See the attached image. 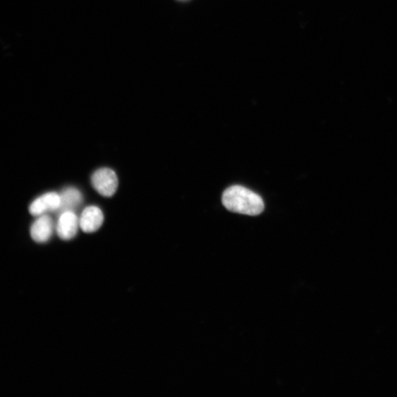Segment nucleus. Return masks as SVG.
Here are the masks:
<instances>
[{
  "label": "nucleus",
  "instance_id": "f257e3e1",
  "mask_svg": "<svg viewBox=\"0 0 397 397\" xmlns=\"http://www.w3.org/2000/svg\"><path fill=\"white\" fill-rule=\"evenodd\" d=\"M222 203L230 212L256 216L264 210L262 198L251 190L240 185H233L224 191Z\"/></svg>",
  "mask_w": 397,
  "mask_h": 397
},
{
  "label": "nucleus",
  "instance_id": "f03ea898",
  "mask_svg": "<svg viewBox=\"0 0 397 397\" xmlns=\"http://www.w3.org/2000/svg\"><path fill=\"white\" fill-rule=\"evenodd\" d=\"M92 183L96 191L102 196H113L118 188V178L115 172L109 168H102L92 176Z\"/></svg>",
  "mask_w": 397,
  "mask_h": 397
},
{
  "label": "nucleus",
  "instance_id": "7ed1b4c3",
  "mask_svg": "<svg viewBox=\"0 0 397 397\" xmlns=\"http://www.w3.org/2000/svg\"><path fill=\"white\" fill-rule=\"evenodd\" d=\"M61 197L55 193H47L34 200L30 205L29 212L33 216H42L48 212L59 210Z\"/></svg>",
  "mask_w": 397,
  "mask_h": 397
},
{
  "label": "nucleus",
  "instance_id": "20e7f679",
  "mask_svg": "<svg viewBox=\"0 0 397 397\" xmlns=\"http://www.w3.org/2000/svg\"><path fill=\"white\" fill-rule=\"evenodd\" d=\"M80 227V221L73 212H65L61 214L58 221L56 231L63 240L73 238Z\"/></svg>",
  "mask_w": 397,
  "mask_h": 397
},
{
  "label": "nucleus",
  "instance_id": "39448f33",
  "mask_svg": "<svg viewBox=\"0 0 397 397\" xmlns=\"http://www.w3.org/2000/svg\"><path fill=\"white\" fill-rule=\"evenodd\" d=\"M54 221L47 215L39 216V219L32 224L30 235L37 243H45L54 233Z\"/></svg>",
  "mask_w": 397,
  "mask_h": 397
},
{
  "label": "nucleus",
  "instance_id": "423d86ee",
  "mask_svg": "<svg viewBox=\"0 0 397 397\" xmlns=\"http://www.w3.org/2000/svg\"><path fill=\"white\" fill-rule=\"evenodd\" d=\"M103 220L102 211L96 206H90L81 214L80 227L85 233H94L100 228Z\"/></svg>",
  "mask_w": 397,
  "mask_h": 397
},
{
  "label": "nucleus",
  "instance_id": "0eeeda50",
  "mask_svg": "<svg viewBox=\"0 0 397 397\" xmlns=\"http://www.w3.org/2000/svg\"><path fill=\"white\" fill-rule=\"evenodd\" d=\"M61 197V205L59 210L62 213L65 212H73L78 207L83 200L81 193L75 188H68L62 193Z\"/></svg>",
  "mask_w": 397,
  "mask_h": 397
}]
</instances>
